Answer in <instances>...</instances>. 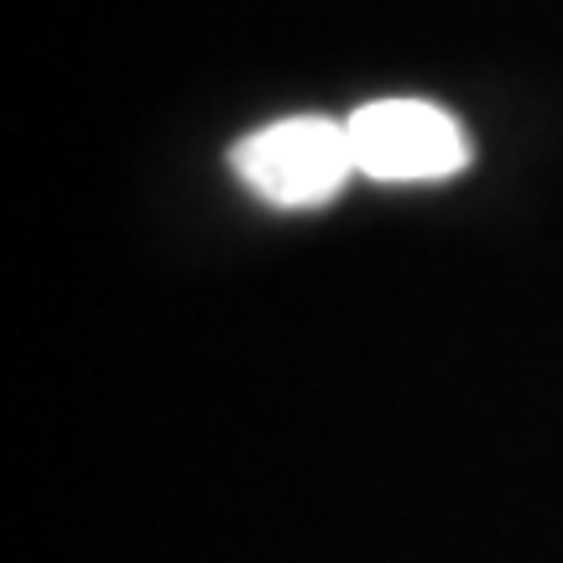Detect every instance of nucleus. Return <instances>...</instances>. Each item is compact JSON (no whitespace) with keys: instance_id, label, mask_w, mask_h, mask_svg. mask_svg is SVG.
I'll list each match as a JSON object with an SVG mask.
<instances>
[{"instance_id":"obj_1","label":"nucleus","mask_w":563,"mask_h":563,"mask_svg":"<svg viewBox=\"0 0 563 563\" xmlns=\"http://www.w3.org/2000/svg\"><path fill=\"white\" fill-rule=\"evenodd\" d=\"M230 167L256 199L277 209H319L361 173L350 125L329 115H287L251 131L245 141H235Z\"/></svg>"},{"instance_id":"obj_2","label":"nucleus","mask_w":563,"mask_h":563,"mask_svg":"<svg viewBox=\"0 0 563 563\" xmlns=\"http://www.w3.org/2000/svg\"><path fill=\"white\" fill-rule=\"evenodd\" d=\"M350 125V146H355V167L361 178L376 183H439L464 173L470 162V136L460 121L428 100H371Z\"/></svg>"}]
</instances>
